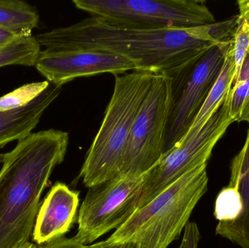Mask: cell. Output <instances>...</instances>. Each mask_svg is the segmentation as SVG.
Segmentation results:
<instances>
[{"label": "cell", "instance_id": "20", "mask_svg": "<svg viewBox=\"0 0 249 248\" xmlns=\"http://www.w3.org/2000/svg\"><path fill=\"white\" fill-rule=\"evenodd\" d=\"M200 233L195 222H189L184 230L182 240L178 248H198Z\"/></svg>", "mask_w": 249, "mask_h": 248}, {"label": "cell", "instance_id": "24", "mask_svg": "<svg viewBox=\"0 0 249 248\" xmlns=\"http://www.w3.org/2000/svg\"><path fill=\"white\" fill-rule=\"evenodd\" d=\"M238 4L240 11L238 17L245 20L249 27V0H240Z\"/></svg>", "mask_w": 249, "mask_h": 248}, {"label": "cell", "instance_id": "17", "mask_svg": "<svg viewBox=\"0 0 249 248\" xmlns=\"http://www.w3.org/2000/svg\"><path fill=\"white\" fill-rule=\"evenodd\" d=\"M228 98L231 119L234 122H247L249 115V48Z\"/></svg>", "mask_w": 249, "mask_h": 248}, {"label": "cell", "instance_id": "15", "mask_svg": "<svg viewBox=\"0 0 249 248\" xmlns=\"http://www.w3.org/2000/svg\"><path fill=\"white\" fill-rule=\"evenodd\" d=\"M39 22V13L29 3L21 0H0V29L20 36H29Z\"/></svg>", "mask_w": 249, "mask_h": 248}, {"label": "cell", "instance_id": "26", "mask_svg": "<svg viewBox=\"0 0 249 248\" xmlns=\"http://www.w3.org/2000/svg\"><path fill=\"white\" fill-rule=\"evenodd\" d=\"M3 157H4V154L0 153V163H2Z\"/></svg>", "mask_w": 249, "mask_h": 248}, {"label": "cell", "instance_id": "19", "mask_svg": "<svg viewBox=\"0 0 249 248\" xmlns=\"http://www.w3.org/2000/svg\"><path fill=\"white\" fill-rule=\"evenodd\" d=\"M249 48V27L245 20L238 17V26L233 36V53L235 64L234 80L238 77Z\"/></svg>", "mask_w": 249, "mask_h": 248}, {"label": "cell", "instance_id": "7", "mask_svg": "<svg viewBox=\"0 0 249 248\" xmlns=\"http://www.w3.org/2000/svg\"><path fill=\"white\" fill-rule=\"evenodd\" d=\"M233 122L230 116L228 95L200 131L184 137L145 174L138 209L149 203L187 172L207 164L215 146Z\"/></svg>", "mask_w": 249, "mask_h": 248}, {"label": "cell", "instance_id": "14", "mask_svg": "<svg viewBox=\"0 0 249 248\" xmlns=\"http://www.w3.org/2000/svg\"><path fill=\"white\" fill-rule=\"evenodd\" d=\"M235 73V64L232 38L225 54V61L220 73L213 83L207 99L205 100L186 135H193L200 131L207 123L212 115L220 107L231 91L233 84Z\"/></svg>", "mask_w": 249, "mask_h": 248}, {"label": "cell", "instance_id": "5", "mask_svg": "<svg viewBox=\"0 0 249 248\" xmlns=\"http://www.w3.org/2000/svg\"><path fill=\"white\" fill-rule=\"evenodd\" d=\"M79 10L107 23L132 29H188L216 23L199 0H74Z\"/></svg>", "mask_w": 249, "mask_h": 248}, {"label": "cell", "instance_id": "16", "mask_svg": "<svg viewBox=\"0 0 249 248\" xmlns=\"http://www.w3.org/2000/svg\"><path fill=\"white\" fill-rule=\"evenodd\" d=\"M41 50L35 36L18 38L0 50V68L12 65L35 66Z\"/></svg>", "mask_w": 249, "mask_h": 248}, {"label": "cell", "instance_id": "10", "mask_svg": "<svg viewBox=\"0 0 249 248\" xmlns=\"http://www.w3.org/2000/svg\"><path fill=\"white\" fill-rule=\"evenodd\" d=\"M35 67L51 84L62 87L80 77L138 71L137 66L124 56L90 50L44 49L39 52Z\"/></svg>", "mask_w": 249, "mask_h": 248}, {"label": "cell", "instance_id": "1", "mask_svg": "<svg viewBox=\"0 0 249 248\" xmlns=\"http://www.w3.org/2000/svg\"><path fill=\"white\" fill-rule=\"evenodd\" d=\"M238 15L212 24L188 29L121 27L90 17L35 36L48 50L105 51L131 61L138 71L168 74L209 48L232 39Z\"/></svg>", "mask_w": 249, "mask_h": 248}, {"label": "cell", "instance_id": "27", "mask_svg": "<svg viewBox=\"0 0 249 248\" xmlns=\"http://www.w3.org/2000/svg\"><path fill=\"white\" fill-rule=\"evenodd\" d=\"M247 122H248L249 123V115L248 118H247Z\"/></svg>", "mask_w": 249, "mask_h": 248}, {"label": "cell", "instance_id": "22", "mask_svg": "<svg viewBox=\"0 0 249 248\" xmlns=\"http://www.w3.org/2000/svg\"><path fill=\"white\" fill-rule=\"evenodd\" d=\"M91 246L93 248H139L137 245L131 243V242L110 243L107 240L91 245Z\"/></svg>", "mask_w": 249, "mask_h": 248}, {"label": "cell", "instance_id": "2", "mask_svg": "<svg viewBox=\"0 0 249 248\" xmlns=\"http://www.w3.org/2000/svg\"><path fill=\"white\" fill-rule=\"evenodd\" d=\"M68 132H32L4 154L0 170V248H20L29 243L41 195L54 168L63 163Z\"/></svg>", "mask_w": 249, "mask_h": 248}, {"label": "cell", "instance_id": "13", "mask_svg": "<svg viewBox=\"0 0 249 248\" xmlns=\"http://www.w3.org/2000/svg\"><path fill=\"white\" fill-rule=\"evenodd\" d=\"M62 86L51 84L32 103L16 110L0 112V148L32 133L48 108L59 96Z\"/></svg>", "mask_w": 249, "mask_h": 248}, {"label": "cell", "instance_id": "12", "mask_svg": "<svg viewBox=\"0 0 249 248\" xmlns=\"http://www.w3.org/2000/svg\"><path fill=\"white\" fill-rule=\"evenodd\" d=\"M229 186L238 193L241 213L233 222L216 227V233L241 248H249V129L242 149L232 160Z\"/></svg>", "mask_w": 249, "mask_h": 248}, {"label": "cell", "instance_id": "18", "mask_svg": "<svg viewBox=\"0 0 249 248\" xmlns=\"http://www.w3.org/2000/svg\"><path fill=\"white\" fill-rule=\"evenodd\" d=\"M49 82H35L18 87L0 97V112H8L26 107L49 87Z\"/></svg>", "mask_w": 249, "mask_h": 248}, {"label": "cell", "instance_id": "21", "mask_svg": "<svg viewBox=\"0 0 249 248\" xmlns=\"http://www.w3.org/2000/svg\"><path fill=\"white\" fill-rule=\"evenodd\" d=\"M36 245V244H35ZM36 248H93L92 246H85L73 238L62 237L42 245H36Z\"/></svg>", "mask_w": 249, "mask_h": 248}, {"label": "cell", "instance_id": "6", "mask_svg": "<svg viewBox=\"0 0 249 248\" xmlns=\"http://www.w3.org/2000/svg\"><path fill=\"white\" fill-rule=\"evenodd\" d=\"M232 38L209 48L166 74L171 79V99L163 154L188 132L220 73Z\"/></svg>", "mask_w": 249, "mask_h": 248}, {"label": "cell", "instance_id": "23", "mask_svg": "<svg viewBox=\"0 0 249 248\" xmlns=\"http://www.w3.org/2000/svg\"><path fill=\"white\" fill-rule=\"evenodd\" d=\"M19 37H22V36L10 32V31L0 29V50L8 46L13 41Z\"/></svg>", "mask_w": 249, "mask_h": 248}, {"label": "cell", "instance_id": "11", "mask_svg": "<svg viewBox=\"0 0 249 248\" xmlns=\"http://www.w3.org/2000/svg\"><path fill=\"white\" fill-rule=\"evenodd\" d=\"M80 193L63 183L53 186L39 208L32 232L36 245L64 237L77 219Z\"/></svg>", "mask_w": 249, "mask_h": 248}, {"label": "cell", "instance_id": "3", "mask_svg": "<svg viewBox=\"0 0 249 248\" xmlns=\"http://www.w3.org/2000/svg\"><path fill=\"white\" fill-rule=\"evenodd\" d=\"M156 74L134 71L115 75L112 98L79 176L85 186L90 188L121 175L133 123Z\"/></svg>", "mask_w": 249, "mask_h": 248}, {"label": "cell", "instance_id": "4", "mask_svg": "<svg viewBox=\"0 0 249 248\" xmlns=\"http://www.w3.org/2000/svg\"><path fill=\"white\" fill-rule=\"evenodd\" d=\"M207 164L195 167L168 186L115 230L110 243L131 242L139 248H167L181 235L208 189Z\"/></svg>", "mask_w": 249, "mask_h": 248}, {"label": "cell", "instance_id": "9", "mask_svg": "<svg viewBox=\"0 0 249 248\" xmlns=\"http://www.w3.org/2000/svg\"><path fill=\"white\" fill-rule=\"evenodd\" d=\"M145 174L124 175L89 188L74 240L87 246L124 224L138 209Z\"/></svg>", "mask_w": 249, "mask_h": 248}, {"label": "cell", "instance_id": "8", "mask_svg": "<svg viewBox=\"0 0 249 248\" xmlns=\"http://www.w3.org/2000/svg\"><path fill=\"white\" fill-rule=\"evenodd\" d=\"M171 99V79L155 74L133 123L120 176H142L163 155Z\"/></svg>", "mask_w": 249, "mask_h": 248}, {"label": "cell", "instance_id": "25", "mask_svg": "<svg viewBox=\"0 0 249 248\" xmlns=\"http://www.w3.org/2000/svg\"><path fill=\"white\" fill-rule=\"evenodd\" d=\"M20 248H36V245L29 242V243H26V245H24V246H22Z\"/></svg>", "mask_w": 249, "mask_h": 248}]
</instances>
